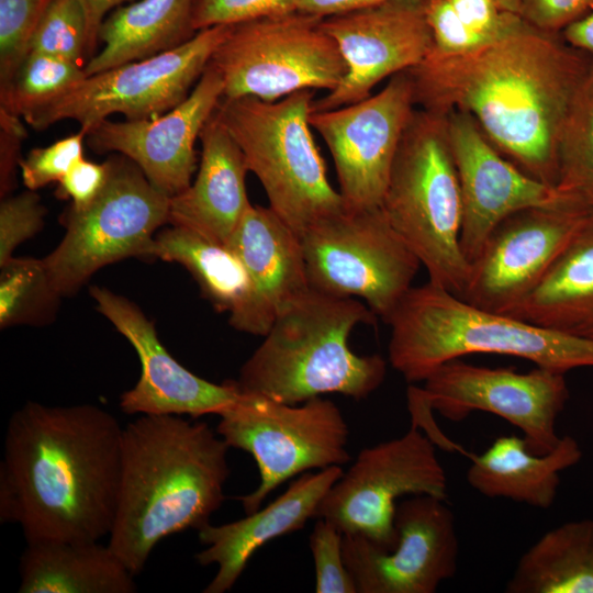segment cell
I'll list each match as a JSON object with an SVG mask.
<instances>
[{
	"label": "cell",
	"mask_w": 593,
	"mask_h": 593,
	"mask_svg": "<svg viewBox=\"0 0 593 593\" xmlns=\"http://www.w3.org/2000/svg\"><path fill=\"white\" fill-rule=\"evenodd\" d=\"M152 259L183 266L213 307L217 312L230 313L228 321L237 317L248 301L250 283L247 271L227 245L171 225L155 235Z\"/></svg>",
	"instance_id": "f546056e"
},
{
	"label": "cell",
	"mask_w": 593,
	"mask_h": 593,
	"mask_svg": "<svg viewBox=\"0 0 593 593\" xmlns=\"http://www.w3.org/2000/svg\"><path fill=\"white\" fill-rule=\"evenodd\" d=\"M87 134L79 130L46 147L30 150L20 161L23 184L36 191L52 182H58L83 156Z\"/></svg>",
	"instance_id": "8d00e7d4"
},
{
	"label": "cell",
	"mask_w": 593,
	"mask_h": 593,
	"mask_svg": "<svg viewBox=\"0 0 593 593\" xmlns=\"http://www.w3.org/2000/svg\"><path fill=\"white\" fill-rule=\"evenodd\" d=\"M416 108L411 77L403 71L360 101L312 110L310 124L332 155L345 209L381 206L400 141Z\"/></svg>",
	"instance_id": "2e32d148"
},
{
	"label": "cell",
	"mask_w": 593,
	"mask_h": 593,
	"mask_svg": "<svg viewBox=\"0 0 593 593\" xmlns=\"http://www.w3.org/2000/svg\"><path fill=\"white\" fill-rule=\"evenodd\" d=\"M555 189L593 213V59L561 134Z\"/></svg>",
	"instance_id": "4dcf8cb0"
},
{
	"label": "cell",
	"mask_w": 593,
	"mask_h": 593,
	"mask_svg": "<svg viewBox=\"0 0 593 593\" xmlns=\"http://www.w3.org/2000/svg\"><path fill=\"white\" fill-rule=\"evenodd\" d=\"M582 457L578 441L563 436L548 454L532 452L524 438L497 437L482 454L472 456L469 485L488 497H504L547 510L557 496L560 472Z\"/></svg>",
	"instance_id": "d4e9b609"
},
{
	"label": "cell",
	"mask_w": 593,
	"mask_h": 593,
	"mask_svg": "<svg viewBox=\"0 0 593 593\" xmlns=\"http://www.w3.org/2000/svg\"><path fill=\"white\" fill-rule=\"evenodd\" d=\"M63 296L43 258L13 257L0 266V327L43 326L56 318Z\"/></svg>",
	"instance_id": "1f68e13d"
},
{
	"label": "cell",
	"mask_w": 593,
	"mask_h": 593,
	"mask_svg": "<svg viewBox=\"0 0 593 593\" xmlns=\"http://www.w3.org/2000/svg\"><path fill=\"white\" fill-rule=\"evenodd\" d=\"M227 246L243 261L250 293L235 329L265 336L273 320L310 288L300 236L269 206L250 205Z\"/></svg>",
	"instance_id": "7402d4cb"
},
{
	"label": "cell",
	"mask_w": 593,
	"mask_h": 593,
	"mask_svg": "<svg viewBox=\"0 0 593 593\" xmlns=\"http://www.w3.org/2000/svg\"><path fill=\"white\" fill-rule=\"evenodd\" d=\"M592 59L532 26L463 54L428 53L406 71L417 108L470 114L501 154L555 188L561 134Z\"/></svg>",
	"instance_id": "6da1fadb"
},
{
	"label": "cell",
	"mask_w": 593,
	"mask_h": 593,
	"mask_svg": "<svg viewBox=\"0 0 593 593\" xmlns=\"http://www.w3.org/2000/svg\"><path fill=\"white\" fill-rule=\"evenodd\" d=\"M470 27L492 41L532 27L519 14L504 11L497 0H446Z\"/></svg>",
	"instance_id": "60d3db41"
},
{
	"label": "cell",
	"mask_w": 593,
	"mask_h": 593,
	"mask_svg": "<svg viewBox=\"0 0 593 593\" xmlns=\"http://www.w3.org/2000/svg\"><path fill=\"white\" fill-rule=\"evenodd\" d=\"M119 421L92 404L27 402L8 423L2 471L26 542L99 541L114 525L122 468Z\"/></svg>",
	"instance_id": "7a4b0ae2"
},
{
	"label": "cell",
	"mask_w": 593,
	"mask_h": 593,
	"mask_svg": "<svg viewBox=\"0 0 593 593\" xmlns=\"http://www.w3.org/2000/svg\"><path fill=\"white\" fill-rule=\"evenodd\" d=\"M194 0H138L114 9L102 22L99 53L85 64L87 76L171 51L191 40Z\"/></svg>",
	"instance_id": "83f0119b"
},
{
	"label": "cell",
	"mask_w": 593,
	"mask_h": 593,
	"mask_svg": "<svg viewBox=\"0 0 593 593\" xmlns=\"http://www.w3.org/2000/svg\"><path fill=\"white\" fill-rule=\"evenodd\" d=\"M389 1L392 0H299L296 10L320 18H327Z\"/></svg>",
	"instance_id": "f6af8a7d"
},
{
	"label": "cell",
	"mask_w": 593,
	"mask_h": 593,
	"mask_svg": "<svg viewBox=\"0 0 593 593\" xmlns=\"http://www.w3.org/2000/svg\"><path fill=\"white\" fill-rule=\"evenodd\" d=\"M230 446L204 422L141 415L123 427L110 549L139 574L164 538L200 530L225 500Z\"/></svg>",
	"instance_id": "3957f363"
},
{
	"label": "cell",
	"mask_w": 593,
	"mask_h": 593,
	"mask_svg": "<svg viewBox=\"0 0 593 593\" xmlns=\"http://www.w3.org/2000/svg\"><path fill=\"white\" fill-rule=\"evenodd\" d=\"M314 97L307 89L271 102L222 99L215 111L262 186L268 206L299 236L345 209L312 134Z\"/></svg>",
	"instance_id": "52a82bcc"
},
{
	"label": "cell",
	"mask_w": 593,
	"mask_h": 593,
	"mask_svg": "<svg viewBox=\"0 0 593 593\" xmlns=\"http://www.w3.org/2000/svg\"><path fill=\"white\" fill-rule=\"evenodd\" d=\"M82 7L88 27V49L87 55H91L97 47L98 34L104 19L111 11L122 5L128 0H77Z\"/></svg>",
	"instance_id": "bcb514c9"
},
{
	"label": "cell",
	"mask_w": 593,
	"mask_h": 593,
	"mask_svg": "<svg viewBox=\"0 0 593 593\" xmlns=\"http://www.w3.org/2000/svg\"><path fill=\"white\" fill-rule=\"evenodd\" d=\"M90 295L107 317L135 349L141 362L136 384L120 396L128 415H219L234 404L242 392L235 381L217 384L183 367L159 340L155 324L137 304L107 288L93 286Z\"/></svg>",
	"instance_id": "ffe728a7"
},
{
	"label": "cell",
	"mask_w": 593,
	"mask_h": 593,
	"mask_svg": "<svg viewBox=\"0 0 593 593\" xmlns=\"http://www.w3.org/2000/svg\"><path fill=\"white\" fill-rule=\"evenodd\" d=\"M223 98V81L209 64L190 94L166 113L139 121L99 122L87 134L98 154L127 157L169 198L183 191L198 169L194 145Z\"/></svg>",
	"instance_id": "d6986e66"
},
{
	"label": "cell",
	"mask_w": 593,
	"mask_h": 593,
	"mask_svg": "<svg viewBox=\"0 0 593 593\" xmlns=\"http://www.w3.org/2000/svg\"><path fill=\"white\" fill-rule=\"evenodd\" d=\"M593 11V0H521L518 14L533 27L560 34Z\"/></svg>",
	"instance_id": "b9f144b4"
},
{
	"label": "cell",
	"mask_w": 593,
	"mask_h": 593,
	"mask_svg": "<svg viewBox=\"0 0 593 593\" xmlns=\"http://www.w3.org/2000/svg\"><path fill=\"white\" fill-rule=\"evenodd\" d=\"M108 161L94 163L85 157L77 161L58 181L55 195L58 199H70V206L83 209L101 192L108 179Z\"/></svg>",
	"instance_id": "7bdbcfd3"
},
{
	"label": "cell",
	"mask_w": 593,
	"mask_h": 593,
	"mask_svg": "<svg viewBox=\"0 0 593 593\" xmlns=\"http://www.w3.org/2000/svg\"><path fill=\"white\" fill-rule=\"evenodd\" d=\"M194 180L169 199L168 224L227 245L251 205L246 190L248 168L235 141L214 113L200 138Z\"/></svg>",
	"instance_id": "cb8c5ba5"
},
{
	"label": "cell",
	"mask_w": 593,
	"mask_h": 593,
	"mask_svg": "<svg viewBox=\"0 0 593 593\" xmlns=\"http://www.w3.org/2000/svg\"><path fill=\"white\" fill-rule=\"evenodd\" d=\"M300 239L311 288L360 298L383 322L413 287L421 266L381 206L344 209L310 226Z\"/></svg>",
	"instance_id": "8fae6325"
},
{
	"label": "cell",
	"mask_w": 593,
	"mask_h": 593,
	"mask_svg": "<svg viewBox=\"0 0 593 593\" xmlns=\"http://www.w3.org/2000/svg\"><path fill=\"white\" fill-rule=\"evenodd\" d=\"M299 0H194L193 29L232 25L296 11Z\"/></svg>",
	"instance_id": "f35d334b"
},
{
	"label": "cell",
	"mask_w": 593,
	"mask_h": 593,
	"mask_svg": "<svg viewBox=\"0 0 593 593\" xmlns=\"http://www.w3.org/2000/svg\"><path fill=\"white\" fill-rule=\"evenodd\" d=\"M384 323L389 362L410 383L470 354L517 357L561 373L593 367V339L480 309L430 281L412 287Z\"/></svg>",
	"instance_id": "5b68a950"
},
{
	"label": "cell",
	"mask_w": 593,
	"mask_h": 593,
	"mask_svg": "<svg viewBox=\"0 0 593 593\" xmlns=\"http://www.w3.org/2000/svg\"><path fill=\"white\" fill-rule=\"evenodd\" d=\"M426 0H392L323 18L335 41L346 75L332 91L313 102V111L360 101L385 78L418 65L433 47L425 15Z\"/></svg>",
	"instance_id": "ac0fdd59"
},
{
	"label": "cell",
	"mask_w": 593,
	"mask_h": 593,
	"mask_svg": "<svg viewBox=\"0 0 593 593\" xmlns=\"http://www.w3.org/2000/svg\"><path fill=\"white\" fill-rule=\"evenodd\" d=\"M219 416L216 433L230 448L250 454L259 470L258 486L238 497L246 514L289 479L350 460L348 424L329 399L288 404L242 393Z\"/></svg>",
	"instance_id": "30bf717a"
},
{
	"label": "cell",
	"mask_w": 593,
	"mask_h": 593,
	"mask_svg": "<svg viewBox=\"0 0 593 593\" xmlns=\"http://www.w3.org/2000/svg\"><path fill=\"white\" fill-rule=\"evenodd\" d=\"M51 0H0V87L31 52V40Z\"/></svg>",
	"instance_id": "e575fe53"
},
{
	"label": "cell",
	"mask_w": 593,
	"mask_h": 593,
	"mask_svg": "<svg viewBox=\"0 0 593 593\" xmlns=\"http://www.w3.org/2000/svg\"><path fill=\"white\" fill-rule=\"evenodd\" d=\"M343 473L340 466L305 472L266 507L242 519L219 526L208 524L198 530L199 540L206 547L195 555L197 562L217 564L216 574L203 592L230 591L260 547L302 529L315 518L321 501Z\"/></svg>",
	"instance_id": "603a6c76"
},
{
	"label": "cell",
	"mask_w": 593,
	"mask_h": 593,
	"mask_svg": "<svg viewBox=\"0 0 593 593\" xmlns=\"http://www.w3.org/2000/svg\"><path fill=\"white\" fill-rule=\"evenodd\" d=\"M497 2L504 11L518 14L521 0H497Z\"/></svg>",
	"instance_id": "681fc988"
},
{
	"label": "cell",
	"mask_w": 593,
	"mask_h": 593,
	"mask_svg": "<svg viewBox=\"0 0 593 593\" xmlns=\"http://www.w3.org/2000/svg\"><path fill=\"white\" fill-rule=\"evenodd\" d=\"M107 161L103 189L88 206L65 209L60 215L64 237L43 258L63 298L77 293L108 265L132 257L153 260L157 230L168 224L170 198L127 157L112 155Z\"/></svg>",
	"instance_id": "ba28073f"
},
{
	"label": "cell",
	"mask_w": 593,
	"mask_h": 593,
	"mask_svg": "<svg viewBox=\"0 0 593 593\" xmlns=\"http://www.w3.org/2000/svg\"><path fill=\"white\" fill-rule=\"evenodd\" d=\"M377 318L357 298L310 287L281 309L235 382L242 393L288 404L328 393L366 399L384 381L387 361L356 354L349 337Z\"/></svg>",
	"instance_id": "277c9868"
},
{
	"label": "cell",
	"mask_w": 593,
	"mask_h": 593,
	"mask_svg": "<svg viewBox=\"0 0 593 593\" xmlns=\"http://www.w3.org/2000/svg\"><path fill=\"white\" fill-rule=\"evenodd\" d=\"M310 548L316 593H358L345 563L343 533L334 524L318 518L310 535Z\"/></svg>",
	"instance_id": "d590c367"
},
{
	"label": "cell",
	"mask_w": 593,
	"mask_h": 593,
	"mask_svg": "<svg viewBox=\"0 0 593 593\" xmlns=\"http://www.w3.org/2000/svg\"><path fill=\"white\" fill-rule=\"evenodd\" d=\"M46 209L36 191L7 195L0 203V266L13 258L22 243L44 226Z\"/></svg>",
	"instance_id": "74e56055"
},
{
	"label": "cell",
	"mask_w": 593,
	"mask_h": 593,
	"mask_svg": "<svg viewBox=\"0 0 593 593\" xmlns=\"http://www.w3.org/2000/svg\"><path fill=\"white\" fill-rule=\"evenodd\" d=\"M0 519L1 523L19 522V501L7 475L0 471Z\"/></svg>",
	"instance_id": "c3c4849f"
},
{
	"label": "cell",
	"mask_w": 593,
	"mask_h": 593,
	"mask_svg": "<svg viewBox=\"0 0 593 593\" xmlns=\"http://www.w3.org/2000/svg\"><path fill=\"white\" fill-rule=\"evenodd\" d=\"M507 593H593V519L545 533L519 558Z\"/></svg>",
	"instance_id": "f1b7e54d"
},
{
	"label": "cell",
	"mask_w": 593,
	"mask_h": 593,
	"mask_svg": "<svg viewBox=\"0 0 593 593\" xmlns=\"http://www.w3.org/2000/svg\"><path fill=\"white\" fill-rule=\"evenodd\" d=\"M560 34L570 46L593 57V11L567 26Z\"/></svg>",
	"instance_id": "7dc6e473"
},
{
	"label": "cell",
	"mask_w": 593,
	"mask_h": 593,
	"mask_svg": "<svg viewBox=\"0 0 593 593\" xmlns=\"http://www.w3.org/2000/svg\"><path fill=\"white\" fill-rule=\"evenodd\" d=\"M592 217L589 209L560 193L549 203L508 215L470 265L459 296L480 309L508 313L538 284Z\"/></svg>",
	"instance_id": "9a60e30c"
},
{
	"label": "cell",
	"mask_w": 593,
	"mask_h": 593,
	"mask_svg": "<svg viewBox=\"0 0 593 593\" xmlns=\"http://www.w3.org/2000/svg\"><path fill=\"white\" fill-rule=\"evenodd\" d=\"M396 541L383 550L343 534V552L358 593H434L457 573L459 539L446 500L412 495L398 503Z\"/></svg>",
	"instance_id": "e0dca14e"
},
{
	"label": "cell",
	"mask_w": 593,
	"mask_h": 593,
	"mask_svg": "<svg viewBox=\"0 0 593 593\" xmlns=\"http://www.w3.org/2000/svg\"><path fill=\"white\" fill-rule=\"evenodd\" d=\"M448 134L462 203L460 246L471 265L508 215L556 200L559 193L521 170L466 112H450Z\"/></svg>",
	"instance_id": "44dd1931"
},
{
	"label": "cell",
	"mask_w": 593,
	"mask_h": 593,
	"mask_svg": "<svg viewBox=\"0 0 593 593\" xmlns=\"http://www.w3.org/2000/svg\"><path fill=\"white\" fill-rule=\"evenodd\" d=\"M505 314L593 339V217L538 284Z\"/></svg>",
	"instance_id": "4316f807"
},
{
	"label": "cell",
	"mask_w": 593,
	"mask_h": 593,
	"mask_svg": "<svg viewBox=\"0 0 593 593\" xmlns=\"http://www.w3.org/2000/svg\"><path fill=\"white\" fill-rule=\"evenodd\" d=\"M404 495L447 500V477L434 441L415 424L400 437L363 448L327 491L315 518L390 550L396 541L398 501Z\"/></svg>",
	"instance_id": "4fadbf2b"
},
{
	"label": "cell",
	"mask_w": 593,
	"mask_h": 593,
	"mask_svg": "<svg viewBox=\"0 0 593 593\" xmlns=\"http://www.w3.org/2000/svg\"><path fill=\"white\" fill-rule=\"evenodd\" d=\"M86 77L82 65L30 52L12 79L0 87V109L23 119L60 98Z\"/></svg>",
	"instance_id": "d6a6232c"
},
{
	"label": "cell",
	"mask_w": 593,
	"mask_h": 593,
	"mask_svg": "<svg viewBox=\"0 0 593 593\" xmlns=\"http://www.w3.org/2000/svg\"><path fill=\"white\" fill-rule=\"evenodd\" d=\"M22 118L0 109V197L10 195L16 188L21 147L27 136Z\"/></svg>",
	"instance_id": "ee69618b"
},
{
	"label": "cell",
	"mask_w": 593,
	"mask_h": 593,
	"mask_svg": "<svg viewBox=\"0 0 593 593\" xmlns=\"http://www.w3.org/2000/svg\"><path fill=\"white\" fill-rule=\"evenodd\" d=\"M425 15L433 37L429 53L458 55L493 42L467 25L446 0H426Z\"/></svg>",
	"instance_id": "ab89813d"
},
{
	"label": "cell",
	"mask_w": 593,
	"mask_h": 593,
	"mask_svg": "<svg viewBox=\"0 0 593 593\" xmlns=\"http://www.w3.org/2000/svg\"><path fill=\"white\" fill-rule=\"evenodd\" d=\"M135 575L99 541L27 542L20 560V593H133Z\"/></svg>",
	"instance_id": "484cf974"
},
{
	"label": "cell",
	"mask_w": 593,
	"mask_h": 593,
	"mask_svg": "<svg viewBox=\"0 0 593 593\" xmlns=\"http://www.w3.org/2000/svg\"><path fill=\"white\" fill-rule=\"evenodd\" d=\"M381 209L426 269L428 281L460 295L470 265L460 246L462 203L447 114L416 108L400 141Z\"/></svg>",
	"instance_id": "8992f818"
},
{
	"label": "cell",
	"mask_w": 593,
	"mask_h": 593,
	"mask_svg": "<svg viewBox=\"0 0 593 593\" xmlns=\"http://www.w3.org/2000/svg\"><path fill=\"white\" fill-rule=\"evenodd\" d=\"M322 20L296 10L232 24L209 61L222 78V99L271 102L301 90H334L346 64Z\"/></svg>",
	"instance_id": "9c48e42d"
},
{
	"label": "cell",
	"mask_w": 593,
	"mask_h": 593,
	"mask_svg": "<svg viewBox=\"0 0 593 593\" xmlns=\"http://www.w3.org/2000/svg\"><path fill=\"white\" fill-rule=\"evenodd\" d=\"M31 52L82 65L88 49L86 14L77 0H51L31 40Z\"/></svg>",
	"instance_id": "836d02e7"
},
{
	"label": "cell",
	"mask_w": 593,
	"mask_h": 593,
	"mask_svg": "<svg viewBox=\"0 0 593 593\" xmlns=\"http://www.w3.org/2000/svg\"><path fill=\"white\" fill-rule=\"evenodd\" d=\"M231 25L202 29L168 52L87 76L76 87L23 118L34 130L74 120L86 134L110 115L127 121L159 116L191 92Z\"/></svg>",
	"instance_id": "7c38bea8"
},
{
	"label": "cell",
	"mask_w": 593,
	"mask_h": 593,
	"mask_svg": "<svg viewBox=\"0 0 593 593\" xmlns=\"http://www.w3.org/2000/svg\"><path fill=\"white\" fill-rule=\"evenodd\" d=\"M423 382L432 411L451 422L474 411L495 414L518 427L536 455L548 454L560 441L556 423L569 399L564 373L537 366L519 373L457 358L437 367Z\"/></svg>",
	"instance_id": "5bb4252c"
}]
</instances>
